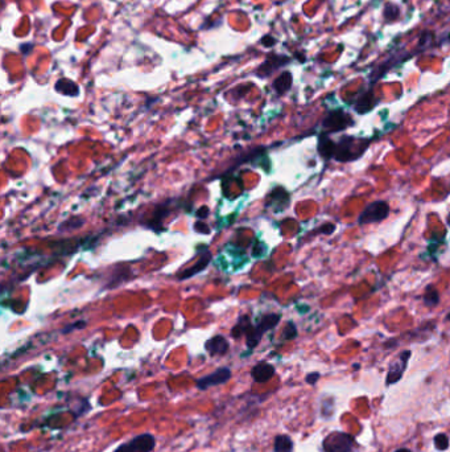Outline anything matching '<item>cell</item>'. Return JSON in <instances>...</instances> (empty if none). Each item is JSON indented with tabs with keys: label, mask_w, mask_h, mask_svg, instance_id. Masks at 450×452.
<instances>
[{
	"label": "cell",
	"mask_w": 450,
	"mask_h": 452,
	"mask_svg": "<svg viewBox=\"0 0 450 452\" xmlns=\"http://www.w3.org/2000/svg\"><path fill=\"white\" fill-rule=\"evenodd\" d=\"M354 122L351 116L343 110H333L325 116L322 121V129L325 130L326 134L329 132H339L343 130L349 129L353 126Z\"/></svg>",
	"instance_id": "cell-6"
},
{
	"label": "cell",
	"mask_w": 450,
	"mask_h": 452,
	"mask_svg": "<svg viewBox=\"0 0 450 452\" xmlns=\"http://www.w3.org/2000/svg\"><path fill=\"white\" fill-rule=\"evenodd\" d=\"M335 143L333 139H330L329 134L326 132H322L320 135L319 138V145H317V148H319V152L324 159L329 160V159H334V154H335Z\"/></svg>",
	"instance_id": "cell-14"
},
{
	"label": "cell",
	"mask_w": 450,
	"mask_h": 452,
	"mask_svg": "<svg viewBox=\"0 0 450 452\" xmlns=\"http://www.w3.org/2000/svg\"><path fill=\"white\" fill-rule=\"evenodd\" d=\"M297 337V327L293 321H288L283 330V340L289 341Z\"/></svg>",
	"instance_id": "cell-23"
},
{
	"label": "cell",
	"mask_w": 450,
	"mask_h": 452,
	"mask_svg": "<svg viewBox=\"0 0 450 452\" xmlns=\"http://www.w3.org/2000/svg\"><path fill=\"white\" fill-rule=\"evenodd\" d=\"M274 452H293V440L288 435H277L274 440Z\"/></svg>",
	"instance_id": "cell-18"
},
{
	"label": "cell",
	"mask_w": 450,
	"mask_h": 452,
	"mask_svg": "<svg viewBox=\"0 0 450 452\" xmlns=\"http://www.w3.org/2000/svg\"><path fill=\"white\" fill-rule=\"evenodd\" d=\"M292 82L293 78L290 72H283V73L280 74L279 77L275 80L274 82L275 91H276L279 96H283V94H285L286 91L292 87Z\"/></svg>",
	"instance_id": "cell-16"
},
{
	"label": "cell",
	"mask_w": 450,
	"mask_h": 452,
	"mask_svg": "<svg viewBox=\"0 0 450 452\" xmlns=\"http://www.w3.org/2000/svg\"><path fill=\"white\" fill-rule=\"evenodd\" d=\"M228 348H230V344L222 335H217V336L211 337L205 344L206 352L209 353L211 357L225 356L226 353L228 352Z\"/></svg>",
	"instance_id": "cell-10"
},
{
	"label": "cell",
	"mask_w": 450,
	"mask_h": 452,
	"mask_svg": "<svg viewBox=\"0 0 450 452\" xmlns=\"http://www.w3.org/2000/svg\"><path fill=\"white\" fill-rule=\"evenodd\" d=\"M84 222L85 220L82 217L73 216V217H70L69 220H66V221L62 222V224L60 225V230L68 231V230H73V229H78L84 225Z\"/></svg>",
	"instance_id": "cell-21"
},
{
	"label": "cell",
	"mask_w": 450,
	"mask_h": 452,
	"mask_svg": "<svg viewBox=\"0 0 450 452\" xmlns=\"http://www.w3.org/2000/svg\"><path fill=\"white\" fill-rule=\"evenodd\" d=\"M395 452H412V451L408 448H399V449H396Z\"/></svg>",
	"instance_id": "cell-30"
},
{
	"label": "cell",
	"mask_w": 450,
	"mask_h": 452,
	"mask_svg": "<svg viewBox=\"0 0 450 452\" xmlns=\"http://www.w3.org/2000/svg\"><path fill=\"white\" fill-rule=\"evenodd\" d=\"M276 373V369L274 365L268 363H259L251 369V377L257 384H264V382L270 381Z\"/></svg>",
	"instance_id": "cell-12"
},
{
	"label": "cell",
	"mask_w": 450,
	"mask_h": 452,
	"mask_svg": "<svg viewBox=\"0 0 450 452\" xmlns=\"http://www.w3.org/2000/svg\"><path fill=\"white\" fill-rule=\"evenodd\" d=\"M368 146H370V139L345 135L335 146L334 160L339 161V163L358 160L359 157L363 156Z\"/></svg>",
	"instance_id": "cell-1"
},
{
	"label": "cell",
	"mask_w": 450,
	"mask_h": 452,
	"mask_svg": "<svg viewBox=\"0 0 450 452\" xmlns=\"http://www.w3.org/2000/svg\"><path fill=\"white\" fill-rule=\"evenodd\" d=\"M56 91L68 97H77L80 94V87L73 81L68 80V78H61L56 84Z\"/></svg>",
	"instance_id": "cell-15"
},
{
	"label": "cell",
	"mask_w": 450,
	"mask_h": 452,
	"mask_svg": "<svg viewBox=\"0 0 450 452\" xmlns=\"http://www.w3.org/2000/svg\"><path fill=\"white\" fill-rule=\"evenodd\" d=\"M409 357H411V350H403L398 356V359L389 365L388 373H387L386 377L387 385H392V384H396V382H399L402 379L405 369L408 366Z\"/></svg>",
	"instance_id": "cell-8"
},
{
	"label": "cell",
	"mask_w": 450,
	"mask_h": 452,
	"mask_svg": "<svg viewBox=\"0 0 450 452\" xmlns=\"http://www.w3.org/2000/svg\"><path fill=\"white\" fill-rule=\"evenodd\" d=\"M276 39H275V37H272V36H266V37H263V39H261V44L264 45V46H267V48H271V46H274L275 44H276Z\"/></svg>",
	"instance_id": "cell-27"
},
{
	"label": "cell",
	"mask_w": 450,
	"mask_h": 452,
	"mask_svg": "<svg viewBox=\"0 0 450 452\" xmlns=\"http://www.w3.org/2000/svg\"><path fill=\"white\" fill-rule=\"evenodd\" d=\"M334 230H335V225H329L328 229H325V228L321 229V231L324 233V234H330V233H333Z\"/></svg>",
	"instance_id": "cell-29"
},
{
	"label": "cell",
	"mask_w": 450,
	"mask_h": 452,
	"mask_svg": "<svg viewBox=\"0 0 450 452\" xmlns=\"http://www.w3.org/2000/svg\"><path fill=\"white\" fill-rule=\"evenodd\" d=\"M376 101L375 96H374V91L373 90H368V91H364L362 96L359 97L354 105V109L358 114H366V112H370L374 107L376 106Z\"/></svg>",
	"instance_id": "cell-13"
},
{
	"label": "cell",
	"mask_w": 450,
	"mask_h": 452,
	"mask_svg": "<svg viewBox=\"0 0 450 452\" xmlns=\"http://www.w3.org/2000/svg\"><path fill=\"white\" fill-rule=\"evenodd\" d=\"M280 319H281V315L280 314H267L264 315L259 323L255 324V325H251L248 332L246 334V344H247L248 348L250 349L256 348L259 345V343H260L263 335L266 332H268V330L274 329L277 324H279Z\"/></svg>",
	"instance_id": "cell-2"
},
{
	"label": "cell",
	"mask_w": 450,
	"mask_h": 452,
	"mask_svg": "<svg viewBox=\"0 0 450 452\" xmlns=\"http://www.w3.org/2000/svg\"><path fill=\"white\" fill-rule=\"evenodd\" d=\"M156 447V438L152 434L144 433L120 444L114 452H152Z\"/></svg>",
	"instance_id": "cell-5"
},
{
	"label": "cell",
	"mask_w": 450,
	"mask_h": 452,
	"mask_svg": "<svg viewBox=\"0 0 450 452\" xmlns=\"http://www.w3.org/2000/svg\"><path fill=\"white\" fill-rule=\"evenodd\" d=\"M447 319H450V316H447Z\"/></svg>",
	"instance_id": "cell-32"
},
{
	"label": "cell",
	"mask_w": 450,
	"mask_h": 452,
	"mask_svg": "<svg viewBox=\"0 0 450 452\" xmlns=\"http://www.w3.org/2000/svg\"><path fill=\"white\" fill-rule=\"evenodd\" d=\"M210 260H211V254L206 250L205 254H202L201 257H198V260L194 263L193 266H190L189 269L183 270L182 273L178 274V275H177V279L185 280V279H189V278H192V276L197 275V274L201 273V271H203V270L207 267V265L210 263Z\"/></svg>",
	"instance_id": "cell-11"
},
{
	"label": "cell",
	"mask_w": 450,
	"mask_h": 452,
	"mask_svg": "<svg viewBox=\"0 0 450 452\" xmlns=\"http://www.w3.org/2000/svg\"><path fill=\"white\" fill-rule=\"evenodd\" d=\"M422 300H424L425 305H428L429 308H433L440 303V292L438 290L434 287L433 284H429L425 289V294L422 296Z\"/></svg>",
	"instance_id": "cell-19"
},
{
	"label": "cell",
	"mask_w": 450,
	"mask_h": 452,
	"mask_svg": "<svg viewBox=\"0 0 450 452\" xmlns=\"http://www.w3.org/2000/svg\"><path fill=\"white\" fill-rule=\"evenodd\" d=\"M434 446L438 451H445L449 448V438L446 434H438L434 436Z\"/></svg>",
	"instance_id": "cell-24"
},
{
	"label": "cell",
	"mask_w": 450,
	"mask_h": 452,
	"mask_svg": "<svg viewBox=\"0 0 450 452\" xmlns=\"http://www.w3.org/2000/svg\"><path fill=\"white\" fill-rule=\"evenodd\" d=\"M250 327H251L250 318H248V316H242V318H239L236 325L231 329V336L234 337V339H239V337H242L243 335L247 334Z\"/></svg>",
	"instance_id": "cell-20"
},
{
	"label": "cell",
	"mask_w": 450,
	"mask_h": 452,
	"mask_svg": "<svg viewBox=\"0 0 450 452\" xmlns=\"http://www.w3.org/2000/svg\"><path fill=\"white\" fill-rule=\"evenodd\" d=\"M389 212H391V208H389L388 202L382 201V200L374 201L371 204H368L362 210L359 218H358V222H359V225H368L374 224V222H380L388 217Z\"/></svg>",
	"instance_id": "cell-4"
},
{
	"label": "cell",
	"mask_w": 450,
	"mask_h": 452,
	"mask_svg": "<svg viewBox=\"0 0 450 452\" xmlns=\"http://www.w3.org/2000/svg\"><path fill=\"white\" fill-rule=\"evenodd\" d=\"M231 370L228 368H218L217 370H214L213 373L207 375H203L201 378L197 379L196 385L197 388L200 389V390H207L209 388H213V386H218V385H222V384H226L228 379L231 378Z\"/></svg>",
	"instance_id": "cell-7"
},
{
	"label": "cell",
	"mask_w": 450,
	"mask_h": 452,
	"mask_svg": "<svg viewBox=\"0 0 450 452\" xmlns=\"http://www.w3.org/2000/svg\"><path fill=\"white\" fill-rule=\"evenodd\" d=\"M355 447L354 436L342 431L330 433L322 442L324 452H355Z\"/></svg>",
	"instance_id": "cell-3"
},
{
	"label": "cell",
	"mask_w": 450,
	"mask_h": 452,
	"mask_svg": "<svg viewBox=\"0 0 450 452\" xmlns=\"http://www.w3.org/2000/svg\"><path fill=\"white\" fill-rule=\"evenodd\" d=\"M207 215H209V208H206V206L201 208L200 210L197 212V217L198 218H205L207 217Z\"/></svg>",
	"instance_id": "cell-28"
},
{
	"label": "cell",
	"mask_w": 450,
	"mask_h": 452,
	"mask_svg": "<svg viewBox=\"0 0 450 452\" xmlns=\"http://www.w3.org/2000/svg\"><path fill=\"white\" fill-rule=\"evenodd\" d=\"M168 215V209L165 208L164 205H160L156 208L153 213H152V217L149 218L148 222H147V226L151 229H154V230H158V228L161 226L163 224V220L167 217Z\"/></svg>",
	"instance_id": "cell-17"
},
{
	"label": "cell",
	"mask_w": 450,
	"mask_h": 452,
	"mask_svg": "<svg viewBox=\"0 0 450 452\" xmlns=\"http://www.w3.org/2000/svg\"><path fill=\"white\" fill-rule=\"evenodd\" d=\"M400 15V8L398 6L392 3H388L386 6V10H384V19L387 21H393L399 17Z\"/></svg>",
	"instance_id": "cell-22"
},
{
	"label": "cell",
	"mask_w": 450,
	"mask_h": 452,
	"mask_svg": "<svg viewBox=\"0 0 450 452\" xmlns=\"http://www.w3.org/2000/svg\"><path fill=\"white\" fill-rule=\"evenodd\" d=\"M290 58L286 57V56H279V55H272L264 61V64L261 65L259 69H257L256 74L259 77H268L271 74L274 73L275 70L280 69L284 65L289 64Z\"/></svg>",
	"instance_id": "cell-9"
},
{
	"label": "cell",
	"mask_w": 450,
	"mask_h": 452,
	"mask_svg": "<svg viewBox=\"0 0 450 452\" xmlns=\"http://www.w3.org/2000/svg\"><path fill=\"white\" fill-rule=\"evenodd\" d=\"M86 327V321H84V320H80V321H77V323H74V324H70V325H68V327L66 328H64V329H62V334H70L71 330H74V329H82V328H85Z\"/></svg>",
	"instance_id": "cell-25"
},
{
	"label": "cell",
	"mask_w": 450,
	"mask_h": 452,
	"mask_svg": "<svg viewBox=\"0 0 450 452\" xmlns=\"http://www.w3.org/2000/svg\"><path fill=\"white\" fill-rule=\"evenodd\" d=\"M447 222H449V225H450V217H449V218H447Z\"/></svg>",
	"instance_id": "cell-31"
},
{
	"label": "cell",
	"mask_w": 450,
	"mask_h": 452,
	"mask_svg": "<svg viewBox=\"0 0 450 452\" xmlns=\"http://www.w3.org/2000/svg\"><path fill=\"white\" fill-rule=\"evenodd\" d=\"M320 377H321V374H320L319 372L309 373V374L305 377V381H306V384H309V385H315V384H317V381L320 379Z\"/></svg>",
	"instance_id": "cell-26"
}]
</instances>
